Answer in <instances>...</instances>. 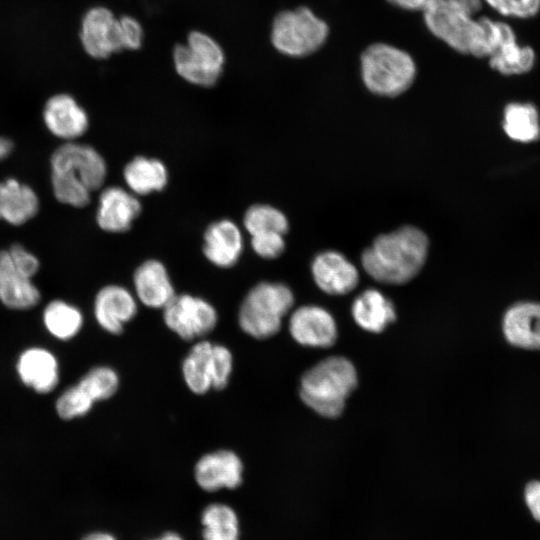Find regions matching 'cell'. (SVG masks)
<instances>
[{
	"label": "cell",
	"instance_id": "cell-1",
	"mask_svg": "<svg viewBox=\"0 0 540 540\" xmlns=\"http://www.w3.org/2000/svg\"><path fill=\"white\" fill-rule=\"evenodd\" d=\"M482 0H430L423 9L428 29L454 50L489 57L496 40V21L475 19Z\"/></svg>",
	"mask_w": 540,
	"mask_h": 540
},
{
	"label": "cell",
	"instance_id": "cell-2",
	"mask_svg": "<svg viewBox=\"0 0 540 540\" xmlns=\"http://www.w3.org/2000/svg\"><path fill=\"white\" fill-rule=\"evenodd\" d=\"M428 247V238L422 230L404 226L378 236L362 253V267L380 283L404 284L424 266Z\"/></svg>",
	"mask_w": 540,
	"mask_h": 540
},
{
	"label": "cell",
	"instance_id": "cell-3",
	"mask_svg": "<svg viewBox=\"0 0 540 540\" xmlns=\"http://www.w3.org/2000/svg\"><path fill=\"white\" fill-rule=\"evenodd\" d=\"M51 185L55 198L66 205L84 207L91 193L106 178L104 158L93 147L73 141L59 146L50 159Z\"/></svg>",
	"mask_w": 540,
	"mask_h": 540
},
{
	"label": "cell",
	"instance_id": "cell-4",
	"mask_svg": "<svg viewBox=\"0 0 540 540\" xmlns=\"http://www.w3.org/2000/svg\"><path fill=\"white\" fill-rule=\"evenodd\" d=\"M357 382L353 364L344 357L333 356L303 374L299 394L301 400L320 416L337 418Z\"/></svg>",
	"mask_w": 540,
	"mask_h": 540
},
{
	"label": "cell",
	"instance_id": "cell-5",
	"mask_svg": "<svg viewBox=\"0 0 540 540\" xmlns=\"http://www.w3.org/2000/svg\"><path fill=\"white\" fill-rule=\"evenodd\" d=\"M294 304L291 289L278 282H260L242 300L238 324L248 336L264 340L276 335Z\"/></svg>",
	"mask_w": 540,
	"mask_h": 540
},
{
	"label": "cell",
	"instance_id": "cell-6",
	"mask_svg": "<svg viewBox=\"0 0 540 540\" xmlns=\"http://www.w3.org/2000/svg\"><path fill=\"white\" fill-rule=\"evenodd\" d=\"M361 73L365 86L371 92L394 97L411 86L415 79L416 66L407 52L388 44L377 43L363 52Z\"/></svg>",
	"mask_w": 540,
	"mask_h": 540
},
{
	"label": "cell",
	"instance_id": "cell-7",
	"mask_svg": "<svg viewBox=\"0 0 540 540\" xmlns=\"http://www.w3.org/2000/svg\"><path fill=\"white\" fill-rule=\"evenodd\" d=\"M181 370L186 386L194 394L222 390L232 374L233 355L226 346L202 339L184 357Z\"/></svg>",
	"mask_w": 540,
	"mask_h": 540
},
{
	"label": "cell",
	"instance_id": "cell-8",
	"mask_svg": "<svg viewBox=\"0 0 540 540\" xmlns=\"http://www.w3.org/2000/svg\"><path fill=\"white\" fill-rule=\"evenodd\" d=\"M328 36L327 24L310 9L300 7L279 13L272 25L271 41L282 54L302 57L318 50Z\"/></svg>",
	"mask_w": 540,
	"mask_h": 540
},
{
	"label": "cell",
	"instance_id": "cell-9",
	"mask_svg": "<svg viewBox=\"0 0 540 540\" xmlns=\"http://www.w3.org/2000/svg\"><path fill=\"white\" fill-rule=\"evenodd\" d=\"M176 72L187 82L202 86H213L220 78L225 55L222 47L211 36L200 31L191 32L185 44L173 50Z\"/></svg>",
	"mask_w": 540,
	"mask_h": 540
},
{
	"label": "cell",
	"instance_id": "cell-10",
	"mask_svg": "<svg viewBox=\"0 0 540 540\" xmlns=\"http://www.w3.org/2000/svg\"><path fill=\"white\" fill-rule=\"evenodd\" d=\"M162 310L166 327L186 341L203 338L218 322L215 307L205 299L190 294H176Z\"/></svg>",
	"mask_w": 540,
	"mask_h": 540
},
{
	"label": "cell",
	"instance_id": "cell-11",
	"mask_svg": "<svg viewBox=\"0 0 540 540\" xmlns=\"http://www.w3.org/2000/svg\"><path fill=\"white\" fill-rule=\"evenodd\" d=\"M80 42L84 51L95 59H105L121 51L119 18L106 7L89 9L81 20Z\"/></svg>",
	"mask_w": 540,
	"mask_h": 540
},
{
	"label": "cell",
	"instance_id": "cell-12",
	"mask_svg": "<svg viewBox=\"0 0 540 540\" xmlns=\"http://www.w3.org/2000/svg\"><path fill=\"white\" fill-rule=\"evenodd\" d=\"M243 462L232 450L222 449L204 454L196 462L194 478L206 492L236 489L243 482Z\"/></svg>",
	"mask_w": 540,
	"mask_h": 540
},
{
	"label": "cell",
	"instance_id": "cell-13",
	"mask_svg": "<svg viewBox=\"0 0 540 540\" xmlns=\"http://www.w3.org/2000/svg\"><path fill=\"white\" fill-rule=\"evenodd\" d=\"M34 275L8 250L0 252V300L10 309L25 310L36 306L41 294L32 282Z\"/></svg>",
	"mask_w": 540,
	"mask_h": 540
},
{
	"label": "cell",
	"instance_id": "cell-14",
	"mask_svg": "<svg viewBox=\"0 0 540 540\" xmlns=\"http://www.w3.org/2000/svg\"><path fill=\"white\" fill-rule=\"evenodd\" d=\"M289 332L297 343L307 347L328 348L337 339L333 316L315 305L301 306L293 311L289 319Z\"/></svg>",
	"mask_w": 540,
	"mask_h": 540
},
{
	"label": "cell",
	"instance_id": "cell-15",
	"mask_svg": "<svg viewBox=\"0 0 540 540\" xmlns=\"http://www.w3.org/2000/svg\"><path fill=\"white\" fill-rule=\"evenodd\" d=\"M135 296L120 285H107L95 296L94 316L99 326L106 332L119 335L126 323L137 314Z\"/></svg>",
	"mask_w": 540,
	"mask_h": 540
},
{
	"label": "cell",
	"instance_id": "cell-16",
	"mask_svg": "<svg viewBox=\"0 0 540 540\" xmlns=\"http://www.w3.org/2000/svg\"><path fill=\"white\" fill-rule=\"evenodd\" d=\"M311 271L316 285L329 295H345L359 282L355 265L337 251H324L312 261Z\"/></svg>",
	"mask_w": 540,
	"mask_h": 540
},
{
	"label": "cell",
	"instance_id": "cell-17",
	"mask_svg": "<svg viewBox=\"0 0 540 540\" xmlns=\"http://www.w3.org/2000/svg\"><path fill=\"white\" fill-rule=\"evenodd\" d=\"M43 121L47 129L56 137L73 141L88 129L86 111L73 96L60 93L50 97L43 108Z\"/></svg>",
	"mask_w": 540,
	"mask_h": 540
},
{
	"label": "cell",
	"instance_id": "cell-18",
	"mask_svg": "<svg viewBox=\"0 0 540 540\" xmlns=\"http://www.w3.org/2000/svg\"><path fill=\"white\" fill-rule=\"evenodd\" d=\"M141 203L131 191L111 186L99 196L96 221L107 232L122 233L130 229L141 213Z\"/></svg>",
	"mask_w": 540,
	"mask_h": 540
},
{
	"label": "cell",
	"instance_id": "cell-19",
	"mask_svg": "<svg viewBox=\"0 0 540 540\" xmlns=\"http://www.w3.org/2000/svg\"><path fill=\"white\" fill-rule=\"evenodd\" d=\"M502 329L511 345L540 350V302L522 301L510 306L504 314Z\"/></svg>",
	"mask_w": 540,
	"mask_h": 540
},
{
	"label": "cell",
	"instance_id": "cell-20",
	"mask_svg": "<svg viewBox=\"0 0 540 540\" xmlns=\"http://www.w3.org/2000/svg\"><path fill=\"white\" fill-rule=\"evenodd\" d=\"M203 253L213 265L220 268L234 266L243 251V236L237 224L229 219L211 223L203 237Z\"/></svg>",
	"mask_w": 540,
	"mask_h": 540
},
{
	"label": "cell",
	"instance_id": "cell-21",
	"mask_svg": "<svg viewBox=\"0 0 540 540\" xmlns=\"http://www.w3.org/2000/svg\"><path fill=\"white\" fill-rule=\"evenodd\" d=\"M133 286L138 301L153 309H163L176 295L166 267L154 259L137 267Z\"/></svg>",
	"mask_w": 540,
	"mask_h": 540
},
{
	"label": "cell",
	"instance_id": "cell-22",
	"mask_svg": "<svg viewBox=\"0 0 540 540\" xmlns=\"http://www.w3.org/2000/svg\"><path fill=\"white\" fill-rule=\"evenodd\" d=\"M17 372L26 386L41 394L51 392L59 381L57 359L50 351L39 347L22 352Z\"/></svg>",
	"mask_w": 540,
	"mask_h": 540
},
{
	"label": "cell",
	"instance_id": "cell-23",
	"mask_svg": "<svg viewBox=\"0 0 540 540\" xmlns=\"http://www.w3.org/2000/svg\"><path fill=\"white\" fill-rule=\"evenodd\" d=\"M535 60L534 50L519 45L514 30L505 23L499 42L489 56L490 66L502 75H521L534 67Z\"/></svg>",
	"mask_w": 540,
	"mask_h": 540
},
{
	"label": "cell",
	"instance_id": "cell-24",
	"mask_svg": "<svg viewBox=\"0 0 540 540\" xmlns=\"http://www.w3.org/2000/svg\"><path fill=\"white\" fill-rule=\"evenodd\" d=\"M38 210L39 199L30 186L13 178L0 182V220L22 225Z\"/></svg>",
	"mask_w": 540,
	"mask_h": 540
},
{
	"label": "cell",
	"instance_id": "cell-25",
	"mask_svg": "<svg viewBox=\"0 0 540 540\" xmlns=\"http://www.w3.org/2000/svg\"><path fill=\"white\" fill-rule=\"evenodd\" d=\"M352 316L364 330L379 333L396 319L393 303L380 291L367 289L355 298Z\"/></svg>",
	"mask_w": 540,
	"mask_h": 540
},
{
	"label": "cell",
	"instance_id": "cell-26",
	"mask_svg": "<svg viewBox=\"0 0 540 540\" xmlns=\"http://www.w3.org/2000/svg\"><path fill=\"white\" fill-rule=\"evenodd\" d=\"M123 178L133 194L147 195L165 188L168 171L158 159L137 156L124 167Z\"/></svg>",
	"mask_w": 540,
	"mask_h": 540
},
{
	"label": "cell",
	"instance_id": "cell-27",
	"mask_svg": "<svg viewBox=\"0 0 540 540\" xmlns=\"http://www.w3.org/2000/svg\"><path fill=\"white\" fill-rule=\"evenodd\" d=\"M503 130L513 141L530 143L540 137V118L532 103L512 102L503 112Z\"/></svg>",
	"mask_w": 540,
	"mask_h": 540
},
{
	"label": "cell",
	"instance_id": "cell-28",
	"mask_svg": "<svg viewBox=\"0 0 540 540\" xmlns=\"http://www.w3.org/2000/svg\"><path fill=\"white\" fill-rule=\"evenodd\" d=\"M200 519L203 540H239V518L230 505L210 503L202 510Z\"/></svg>",
	"mask_w": 540,
	"mask_h": 540
},
{
	"label": "cell",
	"instance_id": "cell-29",
	"mask_svg": "<svg viewBox=\"0 0 540 540\" xmlns=\"http://www.w3.org/2000/svg\"><path fill=\"white\" fill-rule=\"evenodd\" d=\"M43 322L51 335L69 340L81 330L83 316L77 307L63 300H53L43 311Z\"/></svg>",
	"mask_w": 540,
	"mask_h": 540
},
{
	"label": "cell",
	"instance_id": "cell-30",
	"mask_svg": "<svg viewBox=\"0 0 540 540\" xmlns=\"http://www.w3.org/2000/svg\"><path fill=\"white\" fill-rule=\"evenodd\" d=\"M243 224L251 236L267 233L285 235L289 229L285 214L267 204L250 206L244 214Z\"/></svg>",
	"mask_w": 540,
	"mask_h": 540
},
{
	"label": "cell",
	"instance_id": "cell-31",
	"mask_svg": "<svg viewBox=\"0 0 540 540\" xmlns=\"http://www.w3.org/2000/svg\"><path fill=\"white\" fill-rule=\"evenodd\" d=\"M96 402L112 397L118 390L117 372L108 366H97L89 370L77 383Z\"/></svg>",
	"mask_w": 540,
	"mask_h": 540
},
{
	"label": "cell",
	"instance_id": "cell-32",
	"mask_svg": "<svg viewBox=\"0 0 540 540\" xmlns=\"http://www.w3.org/2000/svg\"><path fill=\"white\" fill-rule=\"evenodd\" d=\"M94 401L78 385L66 389L56 401V411L60 418L71 420L86 415Z\"/></svg>",
	"mask_w": 540,
	"mask_h": 540
},
{
	"label": "cell",
	"instance_id": "cell-33",
	"mask_svg": "<svg viewBox=\"0 0 540 540\" xmlns=\"http://www.w3.org/2000/svg\"><path fill=\"white\" fill-rule=\"evenodd\" d=\"M499 14L519 19L536 16L540 11V0H484Z\"/></svg>",
	"mask_w": 540,
	"mask_h": 540
},
{
	"label": "cell",
	"instance_id": "cell-34",
	"mask_svg": "<svg viewBox=\"0 0 540 540\" xmlns=\"http://www.w3.org/2000/svg\"><path fill=\"white\" fill-rule=\"evenodd\" d=\"M253 251L264 259H274L280 256L285 249L284 235L280 233H267L251 236Z\"/></svg>",
	"mask_w": 540,
	"mask_h": 540
},
{
	"label": "cell",
	"instance_id": "cell-35",
	"mask_svg": "<svg viewBox=\"0 0 540 540\" xmlns=\"http://www.w3.org/2000/svg\"><path fill=\"white\" fill-rule=\"evenodd\" d=\"M120 40L122 50H136L143 40V29L140 23L131 16L119 18Z\"/></svg>",
	"mask_w": 540,
	"mask_h": 540
},
{
	"label": "cell",
	"instance_id": "cell-36",
	"mask_svg": "<svg viewBox=\"0 0 540 540\" xmlns=\"http://www.w3.org/2000/svg\"><path fill=\"white\" fill-rule=\"evenodd\" d=\"M524 501L532 517L540 522V480L527 483L524 488Z\"/></svg>",
	"mask_w": 540,
	"mask_h": 540
},
{
	"label": "cell",
	"instance_id": "cell-37",
	"mask_svg": "<svg viewBox=\"0 0 540 540\" xmlns=\"http://www.w3.org/2000/svg\"><path fill=\"white\" fill-rule=\"evenodd\" d=\"M390 3L407 10H423L430 0H387Z\"/></svg>",
	"mask_w": 540,
	"mask_h": 540
},
{
	"label": "cell",
	"instance_id": "cell-38",
	"mask_svg": "<svg viewBox=\"0 0 540 540\" xmlns=\"http://www.w3.org/2000/svg\"><path fill=\"white\" fill-rule=\"evenodd\" d=\"M13 149L11 140L5 137H0V161L7 158Z\"/></svg>",
	"mask_w": 540,
	"mask_h": 540
},
{
	"label": "cell",
	"instance_id": "cell-39",
	"mask_svg": "<svg viewBox=\"0 0 540 540\" xmlns=\"http://www.w3.org/2000/svg\"><path fill=\"white\" fill-rule=\"evenodd\" d=\"M82 540H117L116 537L108 532L97 531L87 534Z\"/></svg>",
	"mask_w": 540,
	"mask_h": 540
},
{
	"label": "cell",
	"instance_id": "cell-40",
	"mask_svg": "<svg viewBox=\"0 0 540 540\" xmlns=\"http://www.w3.org/2000/svg\"><path fill=\"white\" fill-rule=\"evenodd\" d=\"M149 540H184V539L181 537V535H179L176 532L167 531L163 533L161 536L154 539H149Z\"/></svg>",
	"mask_w": 540,
	"mask_h": 540
}]
</instances>
